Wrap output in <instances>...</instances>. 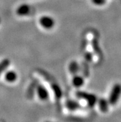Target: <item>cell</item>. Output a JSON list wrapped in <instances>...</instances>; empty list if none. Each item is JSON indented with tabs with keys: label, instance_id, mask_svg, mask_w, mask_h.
I'll use <instances>...</instances> for the list:
<instances>
[{
	"label": "cell",
	"instance_id": "3957f363",
	"mask_svg": "<svg viewBox=\"0 0 121 122\" xmlns=\"http://www.w3.org/2000/svg\"><path fill=\"white\" fill-rule=\"evenodd\" d=\"M39 22L41 26L46 29H52L55 24V21L54 19L48 15H43L40 17Z\"/></svg>",
	"mask_w": 121,
	"mask_h": 122
},
{
	"label": "cell",
	"instance_id": "7a4b0ae2",
	"mask_svg": "<svg viewBox=\"0 0 121 122\" xmlns=\"http://www.w3.org/2000/svg\"><path fill=\"white\" fill-rule=\"evenodd\" d=\"M121 95V84H115L112 87L110 94L109 96V104L114 105H116V103L118 102L119 99Z\"/></svg>",
	"mask_w": 121,
	"mask_h": 122
},
{
	"label": "cell",
	"instance_id": "8992f818",
	"mask_svg": "<svg viewBox=\"0 0 121 122\" xmlns=\"http://www.w3.org/2000/svg\"><path fill=\"white\" fill-rule=\"evenodd\" d=\"M72 83L75 87L80 88L84 84L85 80L82 76L78 75V74H75L72 78Z\"/></svg>",
	"mask_w": 121,
	"mask_h": 122
},
{
	"label": "cell",
	"instance_id": "5bb4252c",
	"mask_svg": "<svg viewBox=\"0 0 121 122\" xmlns=\"http://www.w3.org/2000/svg\"><path fill=\"white\" fill-rule=\"evenodd\" d=\"M84 57L86 60L88 61H92L93 56V55L91 52H87L85 55Z\"/></svg>",
	"mask_w": 121,
	"mask_h": 122
},
{
	"label": "cell",
	"instance_id": "6da1fadb",
	"mask_svg": "<svg viewBox=\"0 0 121 122\" xmlns=\"http://www.w3.org/2000/svg\"><path fill=\"white\" fill-rule=\"evenodd\" d=\"M76 96L79 99H84L87 101L88 105L90 107H93L98 102L97 97L95 94H90L84 91H77L76 92Z\"/></svg>",
	"mask_w": 121,
	"mask_h": 122
},
{
	"label": "cell",
	"instance_id": "8fae6325",
	"mask_svg": "<svg viewBox=\"0 0 121 122\" xmlns=\"http://www.w3.org/2000/svg\"><path fill=\"white\" fill-rule=\"evenodd\" d=\"M10 63H11L10 60L7 58L4 59L0 62V75L6 71V69L9 66Z\"/></svg>",
	"mask_w": 121,
	"mask_h": 122
},
{
	"label": "cell",
	"instance_id": "7c38bea8",
	"mask_svg": "<svg viewBox=\"0 0 121 122\" xmlns=\"http://www.w3.org/2000/svg\"><path fill=\"white\" fill-rule=\"evenodd\" d=\"M53 91L55 93L56 96V97L58 99H59L62 97V91L61 90V88H59L58 86H55L54 85V87H53Z\"/></svg>",
	"mask_w": 121,
	"mask_h": 122
},
{
	"label": "cell",
	"instance_id": "9c48e42d",
	"mask_svg": "<svg viewBox=\"0 0 121 122\" xmlns=\"http://www.w3.org/2000/svg\"><path fill=\"white\" fill-rule=\"evenodd\" d=\"M109 102L106 99L101 98L100 100H98L99 108H100V110L102 112L106 113V112H107L108 111V109H109Z\"/></svg>",
	"mask_w": 121,
	"mask_h": 122
},
{
	"label": "cell",
	"instance_id": "30bf717a",
	"mask_svg": "<svg viewBox=\"0 0 121 122\" xmlns=\"http://www.w3.org/2000/svg\"><path fill=\"white\" fill-rule=\"evenodd\" d=\"M79 65H78V63L75 61H73L71 63L69 64V72L71 73V74H77V73L79 71Z\"/></svg>",
	"mask_w": 121,
	"mask_h": 122
},
{
	"label": "cell",
	"instance_id": "5b68a950",
	"mask_svg": "<svg viewBox=\"0 0 121 122\" xmlns=\"http://www.w3.org/2000/svg\"><path fill=\"white\" fill-rule=\"evenodd\" d=\"M30 12V8L27 4H23L19 6L16 10V14L19 16H25Z\"/></svg>",
	"mask_w": 121,
	"mask_h": 122
},
{
	"label": "cell",
	"instance_id": "9a60e30c",
	"mask_svg": "<svg viewBox=\"0 0 121 122\" xmlns=\"http://www.w3.org/2000/svg\"></svg>",
	"mask_w": 121,
	"mask_h": 122
},
{
	"label": "cell",
	"instance_id": "ba28073f",
	"mask_svg": "<svg viewBox=\"0 0 121 122\" xmlns=\"http://www.w3.org/2000/svg\"><path fill=\"white\" fill-rule=\"evenodd\" d=\"M5 80L8 82H14L17 79V74L16 72L14 71H9L8 72H6V74L5 75Z\"/></svg>",
	"mask_w": 121,
	"mask_h": 122
},
{
	"label": "cell",
	"instance_id": "277c9868",
	"mask_svg": "<svg viewBox=\"0 0 121 122\" xmlns=\"http://www.w3.org/2000/svg\"><path fill=\"white\" fill-rule=\"evenodd\" d=\"M37 92L39 97L41 101H46L49 97V92L47 89L41 84H39L37 86Z\"/></svg>",
	"mask_w": 121,
	"mask_h": 122
},
{
	"label": "cell",
	"instance_id": "4fadbf2b",
	"mask_svg": "<svg viewBox=\"0 0 121 122\" xmlns=\"http://www.w3.org/2000/svg\"><path fill=\"white\" fill-rule=\"evenodd\" d=\"M106 0H92V2L94 5L97 6H101L106 3Z\"/></svg>",
	"mask_w": 121,
	"mask_h": 122
},
{
	"label": "cell",
	"instance_id": "52a82bcc",
	"mask_svg": "<svg viewBox=\"0 0 121 122\" xmlns=\"http://www.w3.org/2000/svg\"><path fill=\"white\" fill-rule=\"evenodd\" d=\"M66 107L69 110L75 111L80 108V104L76 101L68 100L66 102Z\"/></svg>",
	"mask_w": 121,
	"mask_h": 122
}]
</instances>
